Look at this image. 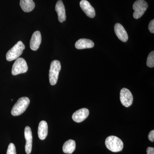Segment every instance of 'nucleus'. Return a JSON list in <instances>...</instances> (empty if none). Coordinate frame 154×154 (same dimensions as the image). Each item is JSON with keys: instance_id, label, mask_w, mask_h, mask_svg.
<instances>
[{"instance_id": "6", "label": "nucleus", "mask_w": 154, "mask_h": 154, "mask_svg": "<svg viewBox=\"0 0 154 154\" xmlns=\"http://www.w3.org/2000/svg\"><path fill=\"white\" fill-rule=\"evenodd\" d=\"M148 7V5L144 0H137L134 4L133 9L134 11L133 17L134 19L140 18L144 14Z\"/></svg>"}, {"instance_id": "15", "label": "nucleus", "mask_w": 154, "mask_h": 154, "mask_svg": "<svg viewBox=\"0 0 154 154\" xmlns=\"http://www.w3.org/2000/svg\"><path fill=\"white\" fill-rule=\"evenodd\" d=\"M48 134V126L47 122L42 121L38 126V137L41 140H44L47 137Z\"/></svg>"}, {"instance_id": "13", "label": "nucleus", "mask_w": 154, "mask_h": 154, "mask_svg": "<svg viewBox=\"0 0 154 154\" xmlns=\"http://www.w3.org/2000/svg\"><path fill=\"white\" fill-rule=\"evenodd\" d=\"M42 41L41 34L38 31H35L32 35L30 39V48L32 50H37L41 44Z\"/></svg>"}, {"instance_id": "16", "label": "nucleus", "mask_w": 154, "mask_h": 154, "mask_svg": "<svg viewBox=\"0 0 154 154\" xmlns=\"http://www.w3.org/2000/svg\"><path fill=\"white\" fill-rule=\"evenodd\" d=\"M20 5L24 12L29 13L34 9L35 5L33 0H20Z\"/></svg>"}, {"instance_id": "18", "label": "nucleus", "mask_w": 154, "mask_h": 154, "mask_svg": "<svg viewBox=\"0 0 154 154\" xmlns=\"http://www.w3.org/2000/svg\"><path fill=\"white\" fill-rule=\"evenodd\" d=\"M147 66L150 68L154 67V51H152L150 53L148 56L146 62Z\"/></svg>"}, {"instance_id": "12", "label": "nucleus", "mask_w": 154, "mask_h": 154, "mask_svg": "<svg viewBox=\"0 0 154 154\" xmlns=\"http://www.w3.org/2000/svg\"><path fill=\"white\" fill-rule=\"evenodd\" d=\"M55 11L57 13L59 21L62 23L66 19L65 8L61 0L57 1L55 5Z\"/></svg>"}, {"instance_id": "10", "label": "nucleus", "mask_w": 154, "mask_h": 154, "mask_svg": "<svg viewBox=\"0 0 154 154\" xmlns=\"http://www.w3.org/2000/svg\"><path fill=\"white\" fill-rule=\"evenodd\" d=\"M80 7L88 17L93 18L96 16L95 9L86 0H82L80 3Z\"/></svg>"}, {"instance_id": "4", "label": "nucleus", "mask_w": 154, "mask_h": 154, "mask_svg": "<svg viewBox=\"0 0 154 154\" xmlns=\"http://www.w3.org/2000/svg\"><path fill=\"white\" fill-rule=\"evenodd\" d=\"M25 45L22 41H19L15 45L7 52L6 59L8 61L17 59L21 55L23 50L25 49Z\"/></svg>"}, {"instance_id": "9", "label": "nucleus", "mask_w": 154, "mask_h": 154, "mask_svg": "<svg viewBox=\"0 0 154 154\" xmlns=\"http://www.w3.org/2000/svg\"><path fill=\"white\" fill-rule=\"evenodd\" d=\"M25 137L26 140V145L25 146V152L27 154H30L32 151V131L30 127L26 126L25 129Z\"/></svg>"}, {"instance_id": "14", "label": "nucleus", "mask_w": 154, "mask_h": 154, "mask_svg": "<svg viewBox=\"0 0 154 154\" xmlns=\"http://www.w3.org/2000/svg\"><path fill=\"white\" fill-rule=\"evenodd\" d=\"M94 46V43L93 41L87 38H81L75 44V47L78 49L92 48Z\"/></svg>"}, {"instance_id": "7", "label": "nucleus", "mask_w": 154, "mask_h": 154, "mask_svg": "<svg viewBox=\"0 0 154 154\" xmlns=\"http://www.w3.org/2000/svg\"><path fill=\"white\" fill-rule=\"evenodd\" d=\"M120 100L122 104L125 107H129L133 103L132 94L128 89L123 88L120 91Z\"/></svg>"}, {"instance_id": "11", "label": "nucleus", "mask_w": 154, "mask_h": 154, "mask_svg": "<svg viewBox=\"0 0 154 154\" xmlns=\"http://www.w3.org/2000/svg\"><path fill=\"white\" fill-rule=\"evenodd\" d=\"M114 31L116 36L121 41L126 42L128 40V35L126 30L122 25L116 23L114 26Z\"/></svg>"}, {"instance_id": "20", "label": "nucleus", "mask_w": 154, "mask_h": 154, "mask_svg": "<svg viewBox=\"0 0 154 154\" xmlns=\"http://www.w3.org/2000/svg\"><path fill=\"white\" fill-rule=\"evenodd\" d=\"M149 30L151 33H154V20L153 19L150 22L149 25Z\"/></svg>"}, {"instance_id": "17", "label": "nucleus", "mask_w": 154, "mask_h": 154, "mask_svg": "<svg viewBox=\"0 0 154 154\" xmlns=\"http://www.w3.org/2000/svg\"><path fill=\"white\" fill-rule=\"evenodd\" d=\"M76 148L75 142L72 140H69L64 143L63 146V151L65 153H72Z\"/></svg>"}, {"instance_id": "8", "label": "nucleus", "mask_w": 154, "mask_h": 154, "mask_svg": "<svg viewBox=\"0 0 154 154\" xmlns=\"http://www.w3.org/2000/svg\"><path fill=\"white\" fill-rule=\"evenodd\" d=\"M89 110L86 108H83L77 110L73 114V120L78 123L82 122L86 119L89 115Z\"/></svg>"}, {"instance_id": "3", "label": "nucleus", "mask_w": 154, "mask_h": 154, "mask_svg": "<svg viewBox=\"0 0 154 154\" xmlns=\"http://www.w3.org/2000/svg\"><path fill=\"white\" fill-rule=\"evenodd\" d=\"M61 68V66L59 61L54 60L51 62L49 73V82L51 85H54L57 83Z\"/></svg>"}, {"instance_id": "2", "label": "nucleus", "mask_w": 154, "mask_h": 154, "mask_svg": "<svg viewBox=\"0 0 154 154\" xmlns=\"http://www.w3.org/2000/svg\"><path fill=\"white\" fill-rule=\"evenodd\" d=\"M30 102V99L28 97L19 98L12 108L11 114L14 116H17L24 113L29 106Z\"/></svg>"}, {"instance_id": "5", "label": "nucleus", "mask_w": 154, "mask_h": 154, "mask_svg": "<svg viewBox=\"0 0 154 154\" xmlns=\"http://www.w3.org/2000/svg\"><path fill=\"white\" fill-rule=\"evenodd\" d=\"M28 70V65L25 60L23 58H18L12 67V74L13 75H17L26 73Z\"/></svg>"}, {"instance_id": "21", "label": "nucleus", "mask_w": 154, "mask_h": 154, "mask_svg": "<svg viewBox=\"0 0 154 154\" xmlns=\"http://www.w3.org/2000/svg\"><path fill=\"white\" fill-rule=\"evenodd\" d=\"M148 139L149 140L152 142L154 141V131L152 130L149 132L148 135Z\"/></svg>"}, {"instance_id": "22", "label": "nucleus", "mask_w": 154, "mask_h": 154, "mask_svg": "<svg viewBox=\"0 0 154 154\" xmlns=\"http://www.w3.org/2000/svg\"><path fill=\"white\" fill-rule=\"evenodd\" d=\"M147 154H154V148L151 147H149L146 150Z\"/></svg>"}, {"instance_id": "19", "label": "nucleus", "mask_w": 154, "mask_h": 154, "mask_svg": "<svg viewBox=\"0 0 154 154\" xmlns=\"http://www.w3.org/2000/svg\"><path fill=\"white\" fill-rule=\"evenodd\" d=\"M6 154H17L16 147L14 143H11L9 144Z\"/></svg>"}, {"instance_id": "1", "label": "nucleus", "mask_w": 154, "mask_h": 154, "mask_svg": "<svg viewBox=\"0 0 154 154\" xmlns=\"http://www.w3.org/2000/svg\"><path fill=\"white\" fill-rule=\"evenodd\" d=\"M105 143L106 147L114 152L121 151L124 146L121 140L115 136L108 137L106 139Z\"/></svg>"}]
</instances>
